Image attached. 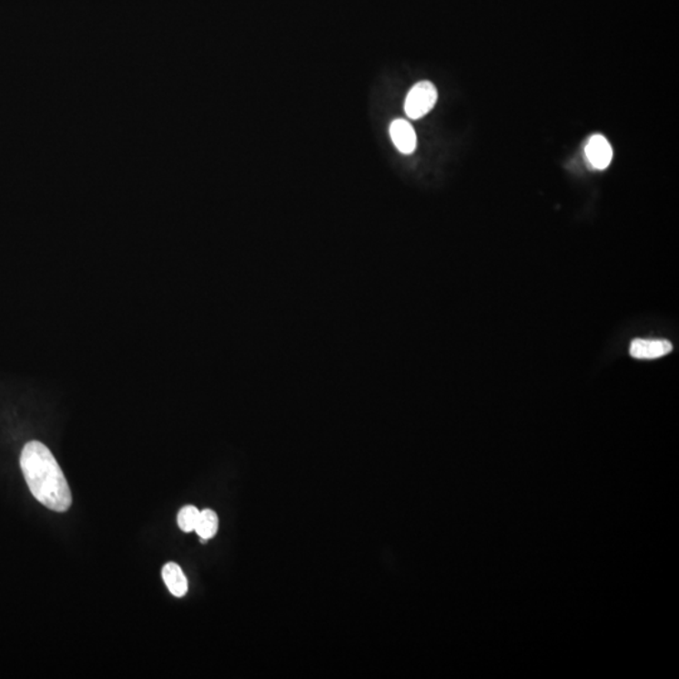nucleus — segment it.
<instances>
[{
  "mask_svg": "<svg viewBox=\"0 0 679 679\" xmlns=\"http://www.w3.org/2000/svg\"><path fill=\"white\" fill-rule=\"evenodd\" d=\"M200 511L196 506H186L179 511L177 515V525L184 532L196 531L198 520H199Z\"/></svg>",
  "mask_w": 679,
  "mask_h": 679,
  "instance_id": "nucleus-8",
  "label": "nucleus"
},
{
  "mask_svg": "<svg viewBox=\"0 0 679 679\" xmlns=\"http://www.w3.org/2000/svg\"><path fill=\"white\" fill-rule=\"evenodd\" d=\"M390 137L391 140L397 149L405 155H410L414 153L415 147H417V135L413 127L403 118H397L390 125Z\"/></svg>",
  "mask_w": 679,
  "mask_h": 679,
  "instance_id": "nucleus-5",
  "label": "nucleus"
},
{
  "mask_svg": "<svg viewBox=\"0 0 679 679\" xmlns=\"http://www.w3.org/2000/svg\"><path fill=\"white\" fill-rule=\"evenodd\" d=\"M438 100V91L431 82L423 81L413 86L405 100V114L408 117L418 120L433 110Z\"/></svg>",
  "mask_w": 679,
  "mask_h": 679,
  "instance_id": "nucleus-2",
  "label": "nucleus"
},
{
  "mask_svg": "<svg viewBox=\"0 0 679 679\" xmlns=\"http://www.w3.org/2000/svg\"><path fill=\"white\" fill-rule=\"evenodd\" d=\"M163 580L170 590L171 594L177 598H183L187 593V579L183 569L176 562L165 563L163 568Z\"/></svg>",
  "mask_w": 679,
  "mask_h": 679,
  "instance_id": "nucleus-6",
  "label": "nucleus"
},
{
  "mask_svg": "<svg viewBox=\"0 0 679 679\" xmlns=\"http://www.w3.org/2000/svg\"><path fill=\"white\" fill-rule=\"evenodd\" d=\"M674 350V346L667 340L635 339L633 340L629 352L638 360H654Z\"/></svg>",
  "mask_w": 679,
  "mask_h": 679,
  "instance_id": "nucleus-3",
  "label": "nucleus"
},
{
  "mask_svg": "<svg viewBox=\"0 0 679 679\" xmlns=\"http://www.w3.org/2000/svg\"><path fill=\"white\" fill-rule=\"evenodd\" d=\"M219 529V519L213 510L200 511L199 520H198L196 532L200 539L210 540L217 535Z\"/></svg>",
  "mask_w": 679,
  "mask_h": 679,
  "instance_id": "nucleus-7",
  "label": "nucleus"
},
{
  "mask_svg": "<svg viewBox=\"0 0 679 679\" xmlns=\"http://www.w3.org/2000/svg\"><path fill=\"white\" fill-rule=\"evenodd\" d=\"M588 160L595 169L604 170L612 163L613 149L609 141L602 135L590 137L585 149Z\"/></svg>",
  "mask_w": 679,
  "mask_h": 679,
  "instance_id": "nucleus-4",
  "label": "nucleus"
},
{
  "mask_svg": "<svg viewBox=\"0 0 679 679\" xmlns=\"http://www.w3.org/2000/svg\"><path fill=\"white\" fill-rule=\"evenodd\" d=\"M21 468L33 497L39 503L56 512L68 511L72 504L71 490L62 468L45 444L37 441L25 444Z\"/></svg>",
  "mask_w": 679,
  "mask_h": 679,
  "instance_id": "nucleus-1",
  "label": "nucleus"
}]
</instances>
